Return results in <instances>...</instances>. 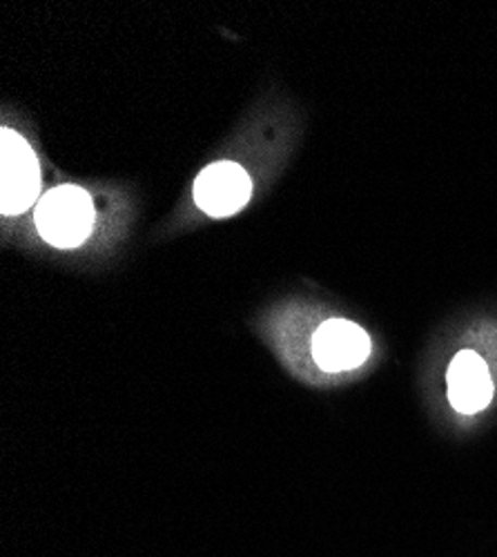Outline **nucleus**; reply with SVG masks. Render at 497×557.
<instances>
[{
  "instance_id": "5",
  "label": "nucleus",
  "mask_w": 497,
  "mask_h": 557,
  "mask_svg": "<svg viewBox=\"0 0 497 557\" xmlns=\"http://www.w3.org/2000/svg\"><path fill=\"white\" fill-rule=\"evenodd\" d=\"M448 399L462 414H475L484 410L493 399V382L484 359L473 350L456 355L448 368Z\"/></svg>"
},
{
  "instance_id": "4",
  "label": "nucleus",
  "mask_w": 497,
  "mask_h": 557,
  "mask_svg": "<svg viewBox=\"0 0 497 557\" xmlns=\"http://www.w3.org/2000/svg\"><path fill=\"white\" fill-rule=\"evenodd\" d=\"M312 355L326 373L352 370L369 359L371 339L357 323L346 319H331L314 333Z\"/></svg>"
},
{
  "instance_id": "2",
  "label": "nucleus",
  "mask_w": 497,
  "mask_h": 557,
  "mask_svg": "<svg viewBox=\"0 0 497 557\" xmlns=\"http://www.w3.org/2000/svg\"><path fill=\"white\" fill-rule=\"evenodd\" d=\"M0 212L8 216L27 212L38 199L40 165L25 138L8 127L0 134Z\"/></svg>"
},
{
  "instance_id": "1",
  "label": "nucleus",
  "mask_w": 497,
  "mask_h": 557,
  "mask_svg": "<svg viewBox=\"0 0 497 557\" xmlns=\"http://www.w3.org/2000/svg\"><path fill=\"white\" fill-rule=\"evenodd\" d=\"M38 235L54 248L80 246L95 225V206L78 185H59L45 195L34 212Z\"/></svg>"
},
{
  "instance_id": "3",
  "label": "nucleus",
  "mask_w": 497,
  "mask_h": 557,
  "mask_svg": "<svg viewBox=\"0 0 497 557\" xmlns=\"http://www.w3.org/2000/svg\"><path fill=\"white\" fill-rule=\"evenodd\" d=\"M252 195L248 172L233 163L219 161L208 165L195 181V203L210 216H233L246 208Z\"/></svg>"
}]
</instances>
